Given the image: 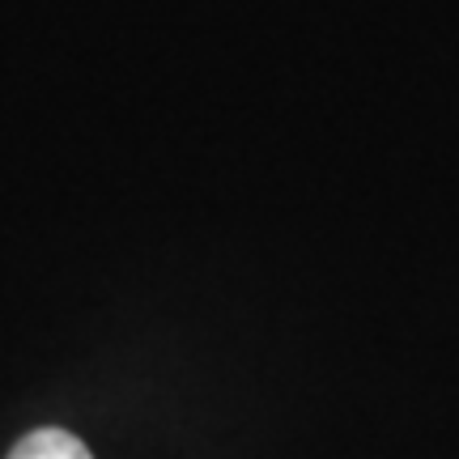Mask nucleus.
<instances>
[{"label":"nucleus","mask_w":459,"mask_h":459,"mask_svg":"<svg viewBox=\"0 0 459 459\" xmlns=\"http://www.w3.org/2000/svg\"><path fill=\"white\" fill-rule=\"evenodd\" d=\"M9 459H94L90 446L68 434V429H30L22 443L9 451Z\"/></svg>","instance_id":"obj_1"}]
</instances>
